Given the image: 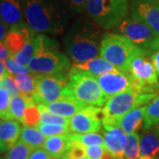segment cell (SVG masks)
Instances as JSON below:
<instances>
[{
  "label": "cell",
  "mask_w": 159,
  "mask_h": 159,
  "mask_svg": "<svg viewBox=\"0 0 159 159\" xmlns=\"http://www.w3.org/2000/svg\"><path fill=\"white\" fill-rule=\"evenodd\" d=\"M48 159H62L60 157H54V156H50V157Z\"/></svg>",
  "instance_id": "c3c4849f"
},
{
  "label": "cell",
  "mask_w": 159,
  "mask_h": 159,
  "mask_svg": "<svg viewBox=\"0 0 159 159\" xmlns=\"http://www.w3.org/2000/svg\"><path fill=\"white\" fill-rule=\"evenodd\" d=\"M102 109L87 105L74 114L69 121V130L73 133H97L102 128Z\"/></svg>",
  "instance_id": "30bf717a"
},
{
  "label": "cell",
  "mask_w": 159,
  "mask_h": 159,
  "mask_svg": "<svg viewBox=\"0 0 159 159\" xmlns=\"http://www.w3.org/2000/svg\"><path fill=\"white\" fill-rule=\"evenodd\" d=\"M63 97L78 101L85 105L98 107L104 105L108 100L95 76L73 66L70 70L68 82L63 91Z\"/></svg>",
  "instance_id": "3957f363"
},
{
  "label": "cell",
  "mask_w": 159,
  "mask_h": 159,
  "mask_svg": "<svg viewBox=\"0 0 159 159\" xmlns=\"http://www.w3.org/2000/svg\"><path fill=\"white\" fill-rule=\"evenodd\" d=\"M68 79L69 74L36 75L34 102L46 104L62 98Z\"/></svg>",
  "instance_id": "ba28073f"
},
{
  "label": "cell",
  "mask_w": 159,
  "mask_h": 159,
  "mask_svg": "<svg viewBox=\"0 0 159 159\" xmlns=\"http://www.w3.org/2000/svg\"><path fill=\"white\" fill-rule=\"evenodd\" d=\"M157 94L141 92L133 86L108 98L102 108V124L105 130L120 127L121 120L133 109L148 103Z\"/></svg>",
  "instance_id": "6da1fadb"
},
{
  "label": "cell",
  "mask_w": 159,
  "mask_h": 159,
  "mask_svg": "<svg viewBox=\"0 0 159 159\" xmlns=\"http://www.w3.org/2000/svg\"><path fill=\"white\" fill-rule=\"evenodd\" d=\"M149 50L150 51H159V36L157 37L153 43H151V45L149 46Z\"/></svg>",
  "instance_id": "f6af8a7d"
},
{
  "label": "cell",
  "mask_w": 159,
  "mask_h": 159,
  "mask_svg": "<svg viewBox=\"0 0 159 159\" xmlns=\"http://www.w3.org/2000/svg\"><path fill=\"white\" fill-rule=\"evenodd\" d=\"M102 159H117L115 157H113L111 154L110 153L109 151H107L105 148H104V152L102 154Z\"/></svg>",
  "instance_id": "bcb514c9"
},
{
  "label": "cell",
  "mask_w": 159,
  "mask_h": 159,
  "mask_svg": "<svg viewBox=\"0 0 159 159\" xmlns=\"http://www.w3.org/2000/svg\"><path fill=\"white\" fill-rule=\"evenodd\" d=\"M25 126H38L41 123V112L35 102L29 105L24 111L21 121Z\"/></svg>",
  "instance_id": "1f68e13d"
},
{
  "label": "cell",
  "mask_w": 159,
  "mask_h": 159,
  "mask_svg": "<svg viewBox=\"0 0 159 159\" xmlns=\"http://www.w3.org/2000/svg\"><path fill=\"white\" fill-rule=\"evenodd\" d=\"M157 132H158V134H159V125H158V127H157Z\"/></svg>",
  "instance_id": "f907efd6"
},
{
  "label": "cell",
  "mask_w": 159,
  "mask_h": 159,
  "mask_svg": "<svg viewBox=\"0 0 159 159\" xmlns=\"http://www.w3.org/2000/svg\"><path fill=\"white\" fill-rule=\"evenodd\" d=\"M7 74H10L8 73L7 69L6 67V65L4 60H1L0 59V79H2L4 76H6Z\"/></svg>",
  "instance_id": "ee69618b"
},
{
  "label": "cell",
  "mask_w": 159,
  "mask_h": 159,
  "mask_svg": "<svg viewBox=\"0 0 159 159\" xmlns=\"http://www.w3.org/2000/svg\"><path fill=\"white\" fill-rule=\"evenodd\" d=\"M159 154L158 132L147 128L140 138V155L141 157H157Z\"/></svg>",
  "instance_id": "44dd1931"
},
{
  "label": "cell",
  "mask_w": 159,
  "mask_h": 159,
  "mask_svg": "<svg viewBox=\"0 0 159 159\" xmlns=\"http://www.w3.org/2000/svg\"><path fill=\"white\" fill-rule=\"evenodd\" d=\"M69 2L76 11H81L87 6L88 0H69Z\"/></svg>",
  "instance_id": "ab89813d"
},
{
  "label": "cell",
  "mask_w": 159,
  "mask_h": 159,
  "mask_svg": "<svg viewBox=\"0 0 159 159\" xmlns=\"http://www.w3.org/2000/svg\"><path fill=\"white\" fill-rule=\"evenodd\" d=\"M132 17L147 24L159 36V0H136L132 6Z\"/></svg>",
  "instance_id": "7c38bea8"
},
{
  "label": "cell",
  "mask_w": 159,
  "mask_h": 159,
  "mask_svg": "<svg viewBox=\"0 0 159 159\" xmlns=\"http://www.w3.org/2000/svg\"><path fill=\"white\" fill-rule=\"evenodd\" d=\"M97 82L108 99L133 85V77L130 74L115 70L96 77Z\"/></svg>",
  "instance_id": "4fadbf2b"
},
{
  "label": "cell",
  "mask_w": 159,
  "mask_h": 159,
  "mask_svg": "<svg viewBox=\"0 0 159 159\" xmlns=\"http://www.w3.org/2000/svg\"><path fill=\"white\" fill-rule=\"evenodd\" d=\"M87 11L102 29L120 23L128 12L127 0H88Z\"/></svg>",
  "instance_id": "8992f818"
},
{
  "label": "cell",
  "mask_w": 159,
  "mask_h": 159,
  "mask_svg": "<svg viewBox=\"0 0 159 159\" xmlns=\"http://www.w3.org/2000/svg\"><path fill=\"white\" fill-rule=\"evenodd\" d=\"M18 120H0V152H6L17 142L21 127Z\"/></svg>",
  "instance_id": "2e32d148"
},
{
  "label": "cell",
  "mask_w": 159,
  "mask_h": 159,
  "mask_svg": "<svg viewBox=\"0 0 159 159\" xmlns=\"http://www.w3.org/2000/svg\"><path fill=\"white\" fill-rule=\"evenodd\" d=\"M0 88H3L6 91H8L11 97L20 95V89L11 74H7L2 79H0Z\"/></svg>",
  "instance_id": "8d00e7d4"
},
{
  "label": "cell",
  "mask_w": 159,
  "mask_h": 159,
  "mask_svg": "<svg viewBox=\"0 0 159 159\" xmlns=\"http://www.w3.org/2000/svg\"><path fill=\"white\" fill-rule=\"evenodd\" d=\"M11 96L5 89L0 88V119L12 120L10 113V101Z\"/></svg>",
  "instance_id": "836d02e7"
},
{
  "label": "cell",
  "mask_w": 159,
  "mask_h": 159,
  "mask_svg": "<svg viewBox=\"0 0 159 159\" xmlns=\"http://www.w3.org/2000/svg\"><path fill=\"white\" fill-rule=\"evenodd\" d=\"M159 124V94L146 105L144 116V128H150Z\"/></svg>",
  "instance_id": "484cf974"
},
{
  "label": "cell",
  "mask_w": 159,
  "mask_h": 159,
  "mask_svg": "<svg viewBox=\"0 0 159 159\" xmlns=\"http://www.w3.org/2000/svg\"><path fill=\"white\" fill-rule=\"evenodd\" d=\"M73 66L75 68L80 69V70L85 71L87 73L92 74L95 77L112 72L115 70H118L117 68H115L111 64H110L107 60H105L102 57H97L95 58L89 59L86 62L74 63Z\"/></svg>",
  "instance_id": "ffe728a7"
},
{
  "label": "cell",
  "mask_w": 159,
  "mask_h": 159,
  "mask_svg": "<svg viewBox=\"0 0 159 159\" xmlns=\"http://www.w3.org/2000/svg\"><path fill=\"white\" fill-rule=\"evenodd\" d=\"M140 155V136L137 133L126 134L124 159H139Z\"/></svg>",
  "instance_id": "f1b7e54d"
},
{
  "label": "cell",
  "mask_w": 159,
  "mask_h": 159,
  "mask_svg": "<svg viewBox=\"0 0 159 159\" xmlns=\"http://www.w3.org/2000/svg\"><path fill=\"white\" fill-rule=\"evenodd\" d=\"M80 159H90V158H89V157H81V158H80Z\"/></svg>",
  "instance_id": "681fc988"
},
{
  "label": "cell",
  "mask_w": 159,
  "mask_h": 159,
  "mask_svg": "<svg viewBox=\"0 0 159 159\" xmlns=\"http://www.w3.org/2000/svg\"><path fill=\"white\" fill-rule=\"evenodd\" d=\"M20 141L25 142L31 148H37L43 147L46 136L35 126H24L21 128Z\"/></svg>",
  "instance_id": "603a6c76"
},
{
  "label": "cell",
  "mask_w": 159,
  "mask_h": 159,
  "mask_svg": "<svg viewBox=\"0 0 159 159\" xmlns=\"http://www.w3.org/2000/svg\"><path fill=\"white\" fill-rule=\"evenodd\" d=\"M98 43V33L93 30L86 29L75 34L69 47L74 62H86L98 57L100 53Z\"/></svg>",
  "instance_id": "9c48e42d"
},
{
  "label": "cell",
  "mask_w": 159,
  "mask_h": 159,
  "mask_svg": "<svg viewBox=\"0 0 159 159\" xmlns=\"http://www.w3.org/2000/svg\"><path fill=\"white\" fill-rule=\"evenodd\" d=\"M69 137V136H68ZM70 145L62 159H80L86 156L85 147L78 142L69 138Z\"/></svg>",
  "instance_id": "e575fe53"
},
{
  "label": "cell",
  "mask_w": 159,
  "mask_h": 159,
  "mask_svg": "<svg viewBox=\"0 0 159 159\" xmlns=\"http://www.w3.org/2000/svg\"><path fill=\"white\" fill-rule=\"evenodd\" d=\"M13 79L21 95L34 99L36 87V74H16Z\"/></svg>",
  "instance_id": "d4e9b609"
},
{
  "label": "cell",
  "mask_w": 159,
  "mask_h": 159,
  "mask_svg": "<svg viewBox=\"0 0 159 159\" xmlns=\"http://www.w3.org/2000/svg\"><path fill=\"white\" fill-rule=\"evenodd\" d=\"M50 154L44 148H34L29 156V159H48L50 157Z\"/></svg>",
  "instance_id": "f35d334b"
},
{
  "label": "cell",
  "mask_w": 159,
  "mask_h": 159,
  "mask_svg": "<svg viewBox=\"0 0 159 159\" xmlns=\"http://www.w3.org/2000/svg\"><path fill=\"white\" fill-rule=\"evenodd\" d=\"M34 102H35L33 98L25 97L23 95L12 96L10 101V113H11V119L18 120L20 122L22 119L24 111L29 105Z\"/></svg>",
  "instance_id": "cb8c5ba5"
},
{
  "label": "cell",
  "mask_w": 159,
  "mask_h": 159,
  "mask_svg": "<svg viewBox=\"0 0 159 159\" xmlns=\"http://www.w3.org/2000/svg\"><path fill=\"white\" fill-rule=\"evenodd\" d=\"M119 31L136 45L148 50L157 37L147 24L135 19L122 20L119 25Z\"/></svg>",
  "instance_id": "8fae6325"
},
{
  "label": "cell",
  "mask_w": 159,
  "mask_h": 159,
  "mask_svg": "<svg viewBox=\"0 0 159 159\" xmlns=\"http://www.w3.org/2000/svg\"><path fill=\"white\" fill-rule=\"evenodd\" d=\"M10 56H11V54L7 50L4 42H0V59L6 60V58H8Z\"/></svg>",
  "instance_id": "60d3db41"
},
{
  "label": "cell",
  "mask_w": 159,
  "mask_h": 159,
  "mask_svg": "<svg viewBox=\"0 0 159 159\" xmlns=\"http://www.w3.org/2000/svg\"><path fill=\"white\" fill-rule=\"evenodd\" d=\"M33 149L25 142L19 141L7 151L5 159H29Z\"/></svg>",
  "instance_id": "4dcf8cb0"
},
{
  "label": "cell",
  "mask_w": 159,
  "mask_h": 159,
  "mask_svg": "<svg viewBox=\"0 0 159 159\" xmlns=\"http://www.w3.org/2000/svg\"><path fill=\"white\" fill-rule=\"evenodd\" d=\"M68 134L47 137L43 144V148L51 156L62 158L70 145Z\"/></svg>",
  "instance_id": "7402d4cb"
},
{
  "label": "cell",
  "mask_w": 159,
  "mask_h": 159,
  "mask_svg": "<svg viewBox=\"0 0 159 159\" xmlns=\"http://www.w3.org/2000/svg\"><path fill=\"white\" fill-rule=\"evenodd\" d=\"M36 36L37 34L34 35L33 37H31L30 39L27 41V43H25V45L23 46V48L19 51L18 53L12 55L13 58L21 65L27 66L30 59L33 57V56L35 53V49H36Z\"/></svg>",
  "instance_id": "4316f807"
},
{
  "label": "cell",
  "mask_w": 159,
  "mask_h": 159,
  "mask_svg": "<svg viewBox=\"0 0 159 159\" xmlns=\"http://www.w3.org/2000/svg\"><path fill=\"white\" fill-rule=\"evenodd\" d=\"M151 60L153 63L154 66L156 68V71L157 73V75L159 77V51H156V52H154L153 54L151 55Z\"/></svg>",
  "instance_id": "b9f144b4"
},
{
  "label": "cell",
  "mask_w": 159,
  "mask_h": 159,
  "mask_svg": "<svg viewBox=\"0 0 159 159\" xmlns=\"http://www.w3.org/2000/svg\"><path fill=\"white\" fill-rule=\"evenodd\" d=\"M139 159H157V157H140Z\"/></svg>",
  "instance_id": "7dc6e473"
},
{
  "label": "cell",
  "mask_w": 159,
  "mask_h": 159,
  "mask_svg": "<svg viewBox=\"0 0 159 159\" xmlns=\"http://www.w3.org/2000/svg\"><path fill=\"white\" fill-rule=\"evenodd\" d=\"M136 45L125 35L105 34L101 41L100 55L115 68L129 74L131 63L137 55L148 51Z\"/></svg>",
  "instance_id": "277c9868"
},
{
  "label": "cell",
  "mask_w": 159,
  "mask_h": 159,
  "mask_svg": "<svg viewBox=\"0 0 159 159\" xmlns=\"http://www.w3.org/2000/svg\"><path fill=\"white\" fill-rule=\"evenodd\" d=\"M86 156L90 159H102L104 152L103 145H92L85 147Z\"/></svg>",
  "instance_id": "74e56055"
},
{
  "label": "cell",
  "mask_w": 159,
  "mask_h": 159,
  "mask_svg": "<svg viewBox=\"0 0 159 159\" xmlns=\"http://www.w3.org/2000/svg\"><path fill=\"white\" fill-rule=\"evenodd\" d=\"M36 49L33 57L27 65L36 75L70 74L72 64L69 59L57 51L52 41L45 35L37 34Z\"/></svg>",
  "instance_id": "7a4b0ae2"
},
{
  "label": "cell",
  "mask_w": 159,
  "mask_h": 159,
  "mask_svg": "<svg viewBox=\"0 0 159 159\" xmlns=\"http://www.w3.org/2000/svg\"><path fill=\"white\" fill-rule=\"evenodd\" d=\"M22 14L20 0L0 1V17L7 26L20 24L22 19Z\"/></svg>",
  "instance_id": "ac0fdd59"
},
{
  "label": "cell",
  "mask_w": 159,
  "mask_h": 159,
  "mask_svg": "<svg viewBox=\"0 0 159 159\" xmlns=\"http://www.w3.org/2000/svg\"><path fill=\"white\" fill-rule=\"evenodd\" d=\"M38 107H39L40 112H41V123H43V124H58V125H66L69 127L70 119L51 112L43 103H39Z\"/></svg>",
  "instance_id": "f546056e"
},
{
  "label": "cell",
  "mask_w": 159,
  "mask_h": 159,
  "mask_svg": "<svg viewBox=\"0 0 159 159\" xmlns=\"http://www.w3.org/2000/svg\"><path fill=\"white\" fill-rule=\"evenodd\" d=\"M145 110L146 105H142L133 109L124 116L121 120L120 127L125 131L126 134L138 133L142 129V125L144 123Z\"/></svg>",
  "instance_id": "d6986e66"
},
{
  "label": "cell",
  "mask_w": 159,
  "mask_h": 159,
  "mask_svg": "<svg viewBox=\"0 0 159 159\" xmlns=\"http://www.w3.org/2000/svg\"><path fill=\"white\" fill-rule=\"evenodd\" d=\"M68 136L70 139L74 140L80 143L84 147L92 146V145H103L104 139L103 137L97 133H86V134H79V133H69Z\"/></svg>",
  "instance_id": "83f0119b"
},
{
  "label": "cell",
  "mask_w": 159,
  "mask_h": 159,
  "mask_svg": "<svg viewBox=\"0 0 159 159\" xmlns=\"http://www.w3.org/2000/svg\"><path fill=\"white\" fill-rule=\"evenodd\" d=\"M38 129L46 137L66 134L70 133L68 126L58 125V124H43V123H40L38 125Z\"/></svg>",
  "instance_id": "d6a6232c"
},
{
  "label": "cell",
  "mask_w": 159,
  "mask_h": 159,
  "mask_svg": "<svg viewBox=\"0 0 159 159\" xmlns=\"http://www.w3.org/2000/svg\"><path fill=\"white\" fill-rule=\"evenodd\" d=\"M148 51L137 55L131 63L129 74L133 77V87L141 92H153V87L158 83V75Z\"/></svg>",
  "instance_id": "52a82bcc"
},
{
  "label": "cell",
  "mask_w": 159,
  "mask_h": 159,
  "mask_svg": "<svg viewBox=\"0 0 159 159\" xmlns=\"http://www.w3.org/2000/svg\"><path fill=\"white\" fill-rule=\"evenodd\" d=\"M104 148L117 159H124L126 134L120 127H112L104 132Z\"/></svg>",
  "instance_id": "9a60e30c"
},
{
  "label": "cell",
  "mask_w": 159,
  "mask_h": 159,
  "mask_svg": "<svg viewBox=\"0 0 159 159\" xmlns=\"http://www.w3.org/2000/svg\"><path fill=\"white\" fill-rule=\"evenodd\" d=\"M4 62H5L8 73L10 74H12V75L29 74L32 73L28 66H24V65H21V64L17 62L12 56H10L8 58H6V60H4Z\"/></svg>",
  "instance_id": "d590c367"
},
{
  "label": "cell",
  "mask_w": 159,
  "mask_h": 159,
  "mask_svg": "<svg viewBox=\"0 0 159 159\" xmlns=\"http://www.w3.org/2000/svg\"><path fill=\"white\" fill-rule=\"evenodd\" d=\"M6 23L3 21V20L0 17V42H4L5 37L6 35V31H7V28H6Z\"/></svg>",
  "instance_id": "7bdbcfd3"
},
{
  "label": "cell",
  "mask_w": 159,
  "mask_h": 159,
  "mask_svg": "<svg viewBox=\"0 0 159 159\" xmlns=\"http://www.w3.org/2000/svg\"><path fill=\"white\" fill-rule=\"evenodd\" d=\"M33 29L21 23L11 26L10 30L6 33L4 43L9 51L11 56L18 53L25 45L27 41L35 35Z\"/></svg>",
  "instance_id": "5bb4252c"
},
{
  "label": "cell",
  "mask_w": 159,
  "mask_h": 159,
  "mask_svg": "<svg viewBox=\"0 0 159 159\" xmlns=\"http://www.w3.org/2000/svg\"><path fill=\"white\" fill-rule=\"evenodd\" d=\"M44 105L51 112L67 119L72 118L76 112L87 106L84 103L66 97H62L57 101L46 103Z\"/></svg>",
  "instance_id": "e0dca14e"
},
{
  "label": "cell",
  "mask_w": 159,
  "mask_h": 159,
  "mask_svg": "<svg viewBox=\"0 0 159 159\" xmlns=\"http://www.w3.org/2000/svg\"><path fill=\"white\" fill-rule=\"evenodd\" d=\"M25 17L29 27L35 32L58 34L63 32L60 17L53 7L43 0H29Z\"/></svg>",
  "instance_id": "5b68a950"
}]
</instances>
